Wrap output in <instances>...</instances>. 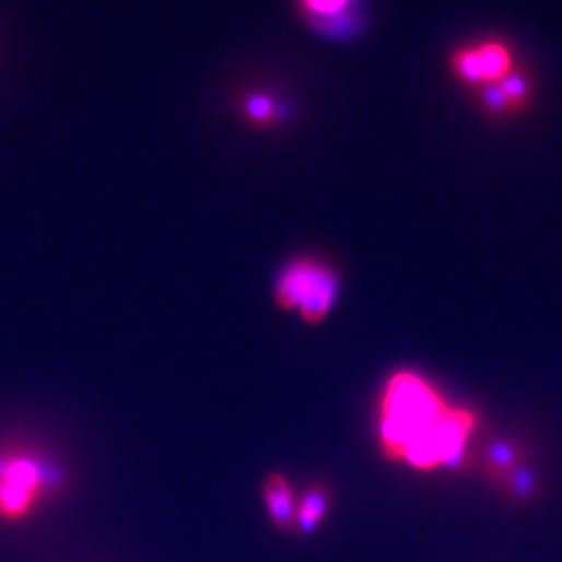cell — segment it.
I'll return each instance as SVG.
<instances>
[{"instance_id": "cell-12", "label": "cell", "mask_w": 562, "mask_h": 562, "mask_svg": "<svg viewBox=\"0 0 562 562\" xmlns=\"http://www.w3.org/2000/svg\"><path fill=\"white\" fill-rule=\"evenodd\" d=\"M479 101L485 108V113L494 119H504L506 115H511V105L502 92V87L497 84H483L479 87Z\"/></svg>"}, {"instance_id": "cell-5", "label": "cell", "mask_w": 562, "mask_h": 562, "mask_svg": "<svg viewBox=\"0 0 562 562\" xmlns=\"http://www.w3.org/2000/svg\"><path fill=\"white\" fill-rule=\"evenodd\" d=\"M520 467H525V458L517 444L496 440L485 448L483 469L488 479L496 483L497 488H504V483L515 476Z\"/></svg>"}, {"instance_id": "cell-8", "label": "cell", "mask_w": 562, "mask_h": 562, "mask_svg": "<svg viewBox=\"0 0 562 562\" xmlns=\"http://www.w3.org/2000/svg\"><path fill=\"white\" fill-rule=\"evenodd\" d=\"M453 71H455L456 78L469 87L479 90L485 84L481 66H479V57H477V48L456 50L455 57H453Z\"/></svg>"}, {"instance_id": "cell-10", "label": "cell", "mask_w": 562, "mask_h": 562, "mask_svg": "<svg viewBox=\"0 0 562 562\" xmlns=\"http://www.w3.org/2000/svg\"><path fill=\"white\" fill-rule=\"evenodd\" d=\"M497 86L502 87L511 110L519 113L523 108L529 105L531 101V90H529V80L519 73L517 69H513L504 80L497 82Z\"/></svg>"}, {"instance_id": "cell-1", "label": "cell", "mask_w": 562, "mask_h": 562, "mask_svg": "<svg viewBox=\"0 0 562 562\" xmlns=\"http://www.w3.org/2000/svg\"><path fill=\"white\" fill-rule=\"evenodd\" d=\"M476 430V412L453 405L421 373L389 375L377 407V440L389 463L421 473L456 469Z\"/></svg>"}, {"instance_id": "cell-7", "label": "cell", "mask_w": 562, "mask_h": 562, "mask_svg": "<svg viewBox=\"0 0 562 562\" xmlns=\"http://www.w3.org/2000/svg\"><path fill=\"white\" fill-rule=\"evenodd\" d=\"M476 48L485 84H497L513 71V57L506 44L490 40V43L479 44Z\"/></svg>"}, {"instance_id": "cell-6", "label": "cell", "mask_w": 562, "mask_h": 562, "mask_svg": "<svg viewBox=\"0 0 562 562\" xmlns=\"http://www.w3.org/2000/svg\"><path fill=\"white\" fill-rule=\"evenodd\" d=\"M329 506H331V490L324 483L311 485L308 490H304L303 496L298 500L294 527L304 536H311L321 527V523L329 513Z\"/></svg>"}, {"instance_id": "cell-4", "label": "cell", "mask_w": 562, "mask_h": 562, "mask_svg": "<svg viewBox=\"0 0 562 562\" xmlns=\"http://www.w3.org/2000/svg\"><path fill=\"white\" fill-rule=\"evenodd\" d=\"M262 502L271 523L280 531H290L296 525V497L288 477L281 473H271L262 481Z\"/></svg>"}, {"instance_id": "cell-9", "label": "cell", "mask_w": 562, "mask_h": 562, "mask_svg": "<svg viewBox=\"0 0 562 562\" xmlns=\"http://www.w3.org/2000/svg\"><path fill=\"white\" fill-rule=\"evenodd\" d=\"M352 0H301V9L306 17L324 25L333 20H347V9Z\"/></svg>"}, {"instance_id": "cell-2", "label": "cell", "mask_w": 562, "mask_h": 562, "mask_svg": "<svg viewBox=\"0 0 562 562\" xmlns=\"http://www.w3.org/2000/svg\"><path fill=\"white\" fill-rule=\"evenodd\" d=\"M66 465L34 440L0 442V525L32 523L66 496Z\"/></svg>"}, {"instance_id": "cell-11", "label": "cell", "mask_w": 562, "mask_h": 562, "mask_svg": "<svg viewBox=\"0 0 562 562\" xmlns=\"http://www.w3.org/2000/svg\"><path fill=\"white\" fill-rule=\"evenodd\" d=\"M244 115L248 121H253L255 126H269L278 119V105L271 96L267 94H250L244 98L242 103Z\"/></svg>"}, {"instance_id": "cell-3", "label": "cell", "mask_w": 562, "mask_h": 562, "mask_svg": "<svg viewBox=\"0 0 562 562\" xmlns=\"http://www.w3.org/2000/svg\"><path fill=\"white\" fill-rule=\"evenodd\" d=\"M338 273L315 257L288 262L276 281V301L283 311H294L311 325L321 324L338 298Z\"/></svg>"}]
</instances>
